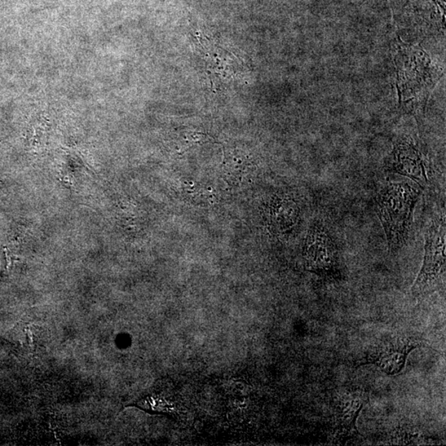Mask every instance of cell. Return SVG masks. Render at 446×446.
I'll list each match as a JSON object with an SVG mask.
<instances>
[{
	"label": "cell",
	"instance_id": "cell-2",
	"mask_svg": "<svg viewBox=\"0 0 446 446\" xmlns=\"http://www.w3.org/2000/svg\"><path fill=\"white\" fill-rule=\"evenodd\" d=\"M445 219L432 221L426 233L425 255L422 267L411 289L414 297L429 294L445 282Z\"/></svg>",
	"mask_w": 446,
	"mask_h": 446
},
{
	"label": "cell",
	"instance_id": "cell-1",
	"mask_svg": "<svg viewBox=\"0 0 446 446\" xmlns=\"http://www.w3.org/2000/svg\"><path fill=\"white\" fill-rule=\"evenodd\" d=\"M422 189L413 180L390 181L377 194L378 214L392 253L407 242L413 211Z\"/></svg>",
	"mask_w": 446,
	"mask_h": 446
},
{
	"label": "cell",
	"instance_id": "cell-7",
	"mask_svg": "<svg viewBox=\"0 0 446 446\" xmlns=\"http://www.w3.org/2000/svg\"><path fill=\"white\" fill-rule=\"evenodd\" d=\"M277 204L273 209V222L280 231H285L298 222V207L289 200H282Z\"/></svg>",
	"mask_w": 446,
	"mask_h": 446
},
{
	"label": "cell",
	"instance_id": "cell-6",
	"mask_svg": "<svg viewBox=\"0 0 446 446\" xmlns=\"http://www.w3.org/2000/svg\"><path fill=\"white\" fill-rule=\"evenodd\" d=\"M388 169L408 177L422 188L427 184L426 168L420 152L405 141L396 145Z\"/></svg>",
	"mask_w": 446,
	"mask_h": 446
},
{
	"label": "cell",
	"instance_id": "cell-4",
	"mask_svg": "<svg viewBox=\"0 0 446 446\" xmlns=\"http://www.w3.org/2000/svg\"><path fill=\"white\" fill-rule=\"evenodd\" d=\"M427 346L424 340L415 335H399L379 343L369 354L356 361V366L374 365L388 375L399 374L404 369L410 353Z\"/></svg>",
	"mask_w": 446,
	"mask_h": 446
},
{
	"label": "cell",
	"instance_id": "cell-3",
	"mask_svg": "<svg viewBox=\"0 0 446 446\" xmlns=\"http://www.w3.org/2000/svg\"><path fill=\"white\" fill-rule=\"evenodd\" d=\"M303 258L308 271L326 280L342 277L337 247L321 223L316 222L309 229L303 247Z\"/></svg>",
	"mask_w": 446,
	"mask_h": 446
},
{
	"label": "cell",
	"instance_id": "cell-5",
	"mask_svg": "<svg viewBox=\"0 0 446 446\" xmlns=\"http://www.w3.org/2000/svg\"><path fill=\"white\" fill-rule=\"evenodd\" d=\"M365 399L363 391L353 390L338 400L335 410V439L346 441L359 434L357 420L365 404Z\"/></svg>",
	"mask_w": 446,
	"mask_h": 446
}]
</instances>
